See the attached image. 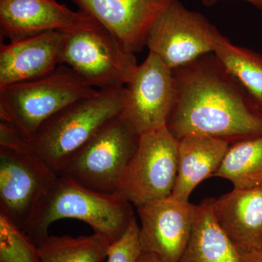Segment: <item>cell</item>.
I'll use <instances>...</instances> for the list:
<instances>
[{
    "instance_id": "cell-1",
    "label": "cell",
    "mask_w": 262,
    "mask_h": 262,
    "mask_svg": "<svg viewBox=\"0 0 262 262\" xmlns=\"http://www.w3.org/2000/svg\"><path fill=\"white\" fill-rule=\"evenodd\" d=\"M173 72L177 96L166 127L177 140L196 134L234 144L262 136V113L213 53Z\"/></svg>"
},
{
    "instance_id": "cell-2",
    "label": "cell",
    "mask_w": 262,
    "mask_h": 262,
    "mask_svg": "<svg viewBox=\"0 0 262 262\" xmlns=\"http://www.w3.org/2000/svg\"><path fill=\"white\" fill-rule=\"evenodd\" d=\"M132 206L117 193L96 192L57 175L39 198L23 230L37 245L49 235L48 229L53 222L75 219L114 243L135 218Z\"/></svg>"
},
{
    "instance_id": "cell-3",
    "label": "cell",
    "mask_w": 262,
    "mask_h": 262,
    "mask_svg": "<svg viewBox=\"0 0 262 262\" xmlns=\"http://www.w3.org/2000/svg\"><path fill=\"white\" fill-rule=\"evenodd\" d=\"M125 97V86L98 90L71 103L42 124L28 141L31 149L57 174L71 155L121 115Z\"/></svg>"
},
{
    "instance_id": "cell-4",
    "label": "cell",
    "mask_w": 262,
    "mask_h": 262,
    "mask_svg": "<svg viewBox=\"0 0 262 262\" xmlns=\"http://www.w3.org/2000/svg\"><path fill=\"white\" fill-rule=\"evenodd\" d=\"M98 90L65 64L39 78L0 88V119L31 141L48 119Z\"/></svg>"
},
{
    "instance_id": "cell-5",
    "label": "cell",
    "mask_w": 262,
    "mask_h": 262,
    "mask_svg": "<svg viewBox=\"0 0 262 262\" xmlns=\"http://www.w3.org/2000/svg\"><path fill=\"white\" fill-rule=\"evenodd\" d=\"M56 176L18 131L9 129L2 134L0 214L23 229Z\"/></svg>"
},
{
    "instance_id": "cell-6",
    "label": "cell",
    "mask_w": 262,
    "mask_h": 262,
    "mask_svg": "<svg viewBox=\"0 0 262 262\" xmlns=\"http://www.w3.org/2000/svg\"><path fill=\"white\" fill-rule=\"evenodd\" d=\"M139 137L120 115L115 117L71 155L57 175L96 192L116 193L122 173L137 149Z\"/></svg>"
},
{
    "instance_id": "cell-7",
    "label": "cell",
    "mask_w": 262,
    "mask_h": 262,
    "mask_svg": "<svg viewBox=\"0 0 262 262\" xmlns=\"http://www.w3.org/2000/svg\"><path fill=\"white\" fill-rule=\"evenodd\" d=\"M62 64L98 90L125 87L138 67L135 54L101 26L63 32Z\"/></svg>"
},
{
    "instance_id": "cell-8",
    "label": "cell",
    "mask_w": 262,
    "mask_h": 262,
    "mask_svg": "<svg viewBox=\"0 0 262 262\" xmlns=\"http://www.w3.org/2000/svg\"><path fill=\"white\" fill-rule=\"evenodd\" d=\"M178 146L179 140L166 127L141 135L116 193L136 208L171 195L178 169Z\"/></svg>"
},
{
    "instance_id": "cell-9",
    "label": "cell",
    "mask_w": 262,
    "mask_h": 262,
    "mask_svg": "<svg viewBox=\"0 0 262 262\" xmlns=\"http://www.w3.org/2000/svg\"><path fill=\"white\" fill-rule=\"evenodd\" d=\"M126 97L120 117L141 136L166 127L177 96L173 70L149 52L125 85Z\"/></svg>"
},
{
    "instance_id": "cell-10",
    "label": "cell",
    "mask_w": 262,
    "mask_h": 262,
    "mask_svg": "<svg viewBox=\"0 0 262 262\" xmlns=\"http://www.w3.org/2000/svg\"><path fill=\"white\" fill-rule=\"evenodd\" d=\"M215 28L204 15L173 0L151 27L146 47L175 70L212 53Z\"/></svg>"
},
{
    "instance_id": "cell-11",
    "label": "cell",
    "mask_w": 262,
    "mask_h": 262,
    "mask_svg": "<svg viewBox=\"0 0 262 262\" xmlns=\"http://www.w3.org/2000/svg\"><path fill=\"white\" fill-rule=\"evenodd\" d=\"M136 208L142 251L178 262L192 234L195 205L170 195Z\"/></svg>"
},
{
    "instance_id": "cell-12",
    "label": "cell",
    "mask_w": 262,
    "mask_h": 262,
    "mask_svg": "<svg viewBox=\"0 0 262 262\" xmlns=\"http://www.w3.org/2000/svg\"><path fill=\"white\" fill-rule=\"evenodd\" d=\"M131 53L146 46L148 34L173 0H72Z\"/></svg>"
},
{
    "instance_id": "cell-13",
    "label": "cell",
    "mask_w": 262,
    "mask_h": 262,
    "mask_svg": "<svg viewBox=\"0 0 262 262\" xmlns=\"http://www.w3.org/2000/svg\"><path fill=\"white\" fill-rule=\"evenodd\" d=\"M99 24L56 0H0L1 37L10 41L48 32L94 28Z\"/></svg>"
},
{
    "instance_id": "cell-14",
    "label": "cell",
    "mask_w": 262,
    "mask_h": 262,
    "mask_svg": "<svg viewBox=\"0 0 262 262\" xmlns=\"http://www.w3.org/2000/svg\"><path fill=\"white\" fill-rule=\"evenodd\" d=\"M62 32L34 34L0 47V88L39 78L62 65Z\"/></svg>"
},
{
    "instance_id": "cell-15",
    "label": "cell",
    "mask_w": 262,
    "mask_h": 262,
    "mask_svg": "<svg viewBox=\"0 0 262 262\" xmlns=\"http://www.w3.org/2000/svg\"><path fill=\"white\" fill-rule=\"evenodd\" d=\"M217 223L237 250H262V187L234 189L215 199Z\"/></svg>"
},
{
    "instance_id": "cell-16",
    "label": "cell",
    "mask_w": 262,
    "mask_h": 262,
    "mask_svg": "<svg viewBox=\"0 0 262 262\" xmlns=\"http://www.w3.org/2000/svg\"><path fill=\"white\" fill-rule=\"evenodd\" d=\"M230 143L205 135H189L179 140L178 169L171 195L189 201L201 182L213 177Z\"/></svg>"
},
{
    "instance_id": "cell-17",
    "label": "cell",
    "mask_w": 262,
    "mask_h": 262,
    "mask_svg": "<svg viewBox=\"0 0 262 262\" xmlns=\"http://www.w3.org/2000/svg\"><path fill=\"white\" fill-rule=\"evenodd\" d=\"M211 203L208 198L195 205L192 234L178 262H242L237 248L217 223Z\"/></svg>"
},
{
    "instance_id": "cell-18",
    "label": "cell",
    "mask_w": 262,
    "mask_h": 262,
    "mask_svg": "<svg viewBox=\"0 0 262 262\" xmlns=\"http://www.w3.org/2000/svg\"><path fill=\"white\" fill-rule=\"evenodd\" d=\"M212 42V53L262 113V56L232 44L216 27L213 31Z\"/></svg>"
},
{
    "instance_id": "cell-19",
    "label": "cell",
    "mask_w": 262,
    "mask_h": 262,
    "mask_svg": "<svg viewBox=\"0 0 262 262\" xmlns=\"http://www.w3.org/2000/svg\"><path fill=\"white\" fill-rule=\"evenodd\" d=\"M213 177L227 179L234 189L262 187V136L231 144Z\"/></svg>"
},
{
    "instance_id": "cell-20",
    "label": "cell",
    "mask_w": 262,
    "mask_h": 262,
    "mask_svg": "<svg viewBox=\"0 0 262 262\" xmlns=\"http://www.w3.org/2000/svg\"><path fill=\"white\" fill-rule=\"evenodd\" d=\"M111 241L101 234L73 237L48 235L37 245L42 262H101Z\"/></svg>"
},
{
    "instance_id": "cell-21",
    "label": "cell",
    "mask_w": 262,
    "mask_h": 262,
    "mask_svg": "<svg viewBox=\"0 0 262 262\" xmlns=\"http://www.w3.org/2000/svg\"><path fill=\"white\" fill-rule=\"evenodd\" d=\"M0 262H42L37 245L3 214H0Z\"/></svg>"
},
{
    "instance_id": "cell-22",
    "label": "cell",
    "mask_w": 262,
    "mask_h": 262,
    "mask_svg": "<svg viewBox=\"0 0 262 262\" xmlns=\"http://www.w3.org/2000/svg\"><path fill=\"white\" fill-rule=\"evenodd\" d=\"M141 253L140 228L135 217L123 235L110 245L107 262H136Z\"/></svg>"
},
{
    "instance_id": "cell-23",
    "label": "cell",
    "mask_w": 262,
    "mask_h": 262,
    "mask_svg": "<svg viewBox=\"0 0 262 262\" xmlns=\"http://www.w3.org/2000/svg\"><path fill=\"white\" fill-rule=\"evenodd\" d=\"M242 262H262V250H237Z\"/></svg>"
},
{
    "instance_id": "cell-24",
    "label": "cell",
    "mask_w": 262,
    "mask_h": 262,
    "mask_svg": "<svg viewBox=\"0 0 262 262\" xmlns=\"http://www.w3.org/2000/svg\"><path fill=\"white\" fill-rule=\"evenodd\" d=\"M201 1L205 6L211 7L218 3L219 2L225 1V0H201ZM243 1L251 3L258 10H262V0H243Z\"/></svg>"
},
{
    "instance_id": "cell-25",
    "label": "cell",
    "mask_w": 262,
    "mask_h": 262,
    "mask_svg": "<svg viewBox=\"0 0 262 262\" xmlns=\"http://www.w3.org/2000/svg\"><path fill=\"white\" fill-rule=\"evenodd\" d=\"M136 262H163L159 258L151 253L144 252L141 253Z\"/></svg>"
}]
</instances>
